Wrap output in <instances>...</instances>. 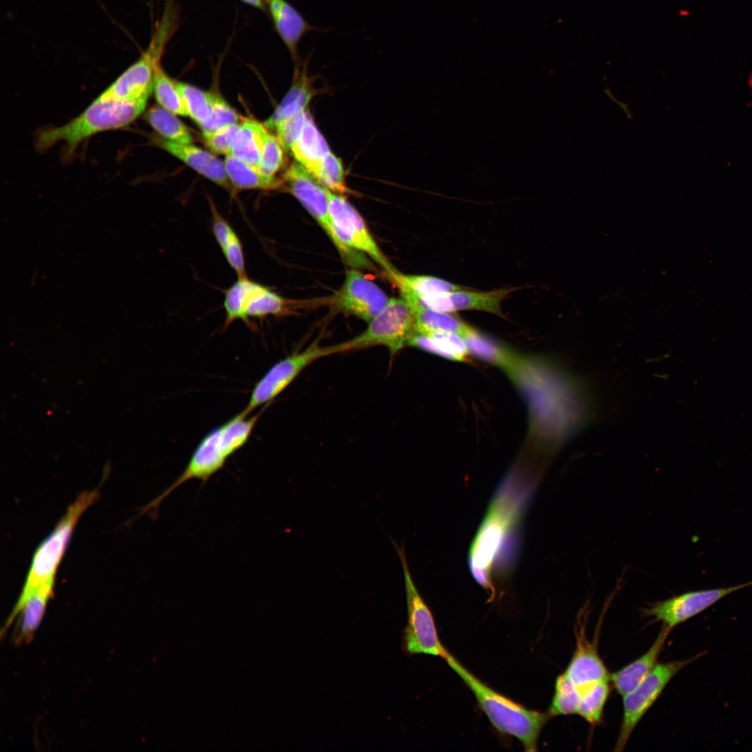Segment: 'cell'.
Segmentation results:
<instances>
[{
  "label": "cell",
  "mask_w": 752,
  "mask_h": 752,
  "mask_svg": "<svg viewBox=\"0 0 752 752\" xmlns=\"http://www.w3.org/2000/svg\"><path fill=\"white\" fill-rule=\"evenodd\" d=\"M146 119L162 138L179 143H191L193 136L188 127L176 114L162 107L153 106L146 113Z\"/></svg>",
  "instance_id": "obj_27"
},
{
  "label": "cell",
  "mask_w": 752,
  "mask_h": 752,
  "mask_svg": "<svg viewBox=\"0 0 752 752\" xmlns=\"http://www.w3.org/2000/svg\"><path fill=\"white\" fill-rule=\"evenodd\" d=\"M306 110L285 118L274 127L276 136L285 151L290 152L300 137L306 121Z\"/></svg>",
  "instance_id": "obj_38"
},
{
  "label": "cell",
  "mask_w": 752,
  "mask_h": 752,
  "mask_svg": "<svg viewBox=\"0 0 752 752\" xmlns=\"http://www.w3.org/2000/svg\"><path fill=\"white\" fill-rule=\"evenodd\" d=\"M307 63L297 65L292 85L272 116L264 123L268 129H274L280 121L306 111L313 97L316 94L313 78L307 71Z\"/></svg>",
  "instance_id": "obj_20"
},
{
  "label": "cell",
  "mask_w": 752,
  "mask_h": 752,
  "mask_svg": "<svg viewBox=\"0 0 752 752\" xmlns=\"http://www.w3.org/2000/svg\"><path fill=\"white\" fill-rule=\"evenodd\" d=\"M153 143L177 157L203 176L230 191L233 190L224 163L211 152L192 143H179L161 136L152 138Z\"/></svg>",
  "instance_id": "obj_17"
},
{
  "label": "cell",
  "mask_w": 752,
  "mask_h": 752,
  "mask_svg": "<svg viewBox=\"0 0 752 752\" xmlns=\"http://www.w3.org/2000/svg\"><path fill=\"white\" fill-rule=\"evenodd\" d=\"M175 83L184 100L188 115L200 126L210 115L212 93L186 83Z\"/></svg>",
  "instance_id": "obj_33"
},
{
  "label": "cell",
  "mask_w": 752,
  "mask_h": 752,
  "mask_svg": "<svg viewBox=\"0 0 752 752\" xmlns=\"http://www.w3.org/2000/svg\"><path fill=\"white\" fill-rule=\"evenodd\" d=\"M586 618L575 624L576 647L564 671L580 691L599 681L610 680V673L601 659L597 645L586 636Z\"/></svg>",
  "instance_id": "obj_16"
},
{
  "label": "cell",
  "mask_w": 752,
  "mask_h": 752,
  "mask_svg": "<svg viewBox=\"0 0 752 752\" xmlns=\"http://www.w3.org/2000/svg\"><path fill=\"white\" fill-rule=\"evenodd\" d=\"M240 124V123L229 124L212 132H203V140L213 152L229 155L231 153L233 139Z\"/></svg>",
  "instance_id": "obj_39"
},
{
  "label": "cell",
  "mask_w": 752,
  "mask_h": 752,
  "mask_svg": "<svg viewBox=\"0 0 752 752\" xmlns=\"http://www.w3.org/2000/svg\"><path fill=\"white\" fill-rule=\"evenodd\" d=\"M284 150L276 136L267 130L264 137L258 171L267 177L277 178L276 175L285 162Z\"/></svg>",
  "instance_id": "obj_35"
},
{
  "label": "cell",
  "mask_w": 752,
  "mask_h": 752,
  "mask_svg": "<svg viewBox=\"0 0 752 752\" xmlns=\"http://www.w3.org/2000/svg\"><path fill=\"white\" fill-rule=\"evenodd\" d=\"M211 112L207 120L199 127L202 132L217 130L229 124L240 123V116L222 97L212 93Z\"/></svg>",
  "instance_id": "obj_36"
},
{
  "label": "cell",
  "mask_w": 752,
  "mask_h": 752,
  "mask_svg": "<svg viewBox=\"0 0 752 752\" xmlns=\"http://www.w3.org/2000/svg\"><path fill=\"white\" fill-rule=\"evenodd\" d=\"M148 100L127 102L97 96L81 113L68 123L40 130L36 135L35 146L38 150L45 151L63 142L65 157L68 158L88 138L130 124L145 110Z\"/></svg>",
  "instance_id": "obj_2"
},
{
  "label": "cell",
  "mask_w": 752,
  "mask_h": 752,
  "mask_svg": "<svg viewBox=\"0 0 752 752\" xmlns=\"http://www.w3.org/2000/svg\"><path fill=\"white\" fill-rule=\"evenodd\" d=\"M99 496L96 490L80 494L68 506L49 535L36 550L21 594L6 626L12 623L26 603L43 586L54 584L56 570L79 519Z\"/></svg>",
  "instance_id": "obj_4"
},
{
  "label": "cell",
  "mask_w": 752,
  "mask_h": 752,
  "mask_svg": "<svg viewBox=\"0 0 752 752\" xmlns=\"http://www.w3.org/2000/svg\"><path fill=\"white\" fill-rule=\"evenodd\" d=\"M752 585V581L730 586L690 591L664 601L656 602L645 608V617L673 629L677 625L703 612L726 596Z\"/></svg>",
  "instance_id": "obj_13"
},
{
  "label": "cell",
  "mask_w": 752,
  "mask_h": 752,
  "mask_svg": "<svg viewBox=\"0 0 752 752\" xmlns=\"http://www.w3.org/2000/svg\"><path fill=\"white\" fill-rule=\"evenodd\" d=\"M415 334L414 317L407 301L402 297L391 298L385 308L368 322L361 334L334 345L336 353L384 346L393 357L409 345Z\"/></svg>",
  "instance_id": "obj_6"
},
{
  "label": "cell",
  "mask_w": 752,
  "mask_h": 752,
  "mask_svg": "<svg viewBox=\"0 0 752 752\" xmlns=\"http://www.w3.org/2000/svg\"><path fill=\"white\" fill-rule=\"evenodd\" d=\"M330 151L328 143L307 111L302 132L290 153L296 162L315 175L321 162Z\"/></svg>",
  "instance_id": "obj_23"
},
{
  "label": "cell",
  "mask_w": 752,
  "mask_h": 752,
  "mask_svg": "<svg viewBox=\"0 0 752 752\" xmlns=\"http://www.w3.org/2000/svg\"><path fill=\"white\" fill-rule=\"evenodd\" d=\"M671 630L662 625L654 643L644 654L610 674V682L618 694L624 696L631 692L654 669Z\"/></svg>",
  "instance_id": "obj_18"
},
{
  "label": "cell",
  "mask_w": 752,
  "mask_h": 752,
  "mask_svg": "<svg viewBox=\"0 0 752 752\" xmlns=\"http://www.w3.org/2000/svg\"><path fill=\"white\" fill-rule=\"evenodd\" d=\"M242 1L263 10L266 9V2L265 0H242Z\"/></svg>",
  "instance_id": "obj_40"
},
{
  "label": "cell",
  "mask_w": 752,
  "mask_h": 752,
  "mask_svg": "<svg viewBox=\"0 0 752 752\" xmlns=\"http://www.w3.org/2000/svg\"><path fill=\"white\" fill-rule=\"evenodd\" d=\"M336 354L334 346L313 343L301 352H295L274 364L256 382L246 407V416L260 406L269 403L285 390L308 366L315 360Z\"/></svg>",
  "instance_id": "obj_10"
},
{
  "label": "cell",
  "mask_w": 752,
  "mask_h": 752,
  "mask_svg": "<svg viewBox=\"0 0 752 752\" xmlns=\"http://www.w3.org/2000/svg\"><path fill=\"white\" fill-rule=\"evenodd\" d=\"M409 345L453 360H462L469 353L464 338L446 331L415 334Z\"/></svg>",
  "instance_id": "obj_26"
},
{
  "label": "cell",
  "mask_w": 752,
  "mask_h": 752,
  "mask_svg": "<svg viewBox=\"0 0 752 752\" xmlns=\"http://www.w3.org/2000/svg\"><path fill=\"white\" fill-rule=\"evenodd\" d=\"M329 211L336 235L347 246L369 256L388 276L397 269L377 246L357 210L343 194L329 190Z\"/></svg>",
  "instance_id": "obj_11"
},
{
  "label": "cell",
  "mask_w": 752,
  "mask_h": 752,
  "mask_svg": "<svg viewBox=\"0 0 752 752\" xmlns=\"http://www.w3.org/2000/svg\"><path fill=\"white\" fill-rule=\"evenodd\" d=\"M153 91L159 106L176 115L189 116L182 95L176 88L175 81L169 77L160 64L155 70Z\"/></svg>",
  "instance_id": "obj_32"
},
{
  "label": "cell",
  "mask_w": 752,
  "mask_h": 752,
  "mask_svg": "<svg viewBox=\"0 0 752 752\" xmlns=\"http://www.w3.org/2000/svg\"><path fill=\"white\" fill-rule=\"evenodd\" d=\"M404 575L407 623L403 630L402 649L407 655H429L444 658L448 650L438 636L432 613L418 591L412 577L404 545L392 540Z\"/></svg>",
  "instance_id": "obj_5"
},
{
  "label": "cell",
  "mask_w": 752,
  "mask_h": 752,
  "mask_svg": "<svg viewBox=\"0 0 752 752\" xmlns=\"http://www.w3.org/2000/svg\"><path fill=\"white\" fill-rule=\"evenodd\" d=\"M463 338L469 352L495 363H506V355L502 350L490 340L479 334L476 330Z\"/></svg>",
  "instance_id": "obj_37"
},
{
  "label": "cell",
  "mask_w": 752,
  "mask_h": 752,
  "mask_svg": "<svg viewBox=\"0 0 752 752\" xmlns=\"http://www.w3.org/2000/svg\"><path fill=\"white\" fill-rule=\"evenodd\" d=\"M610 691V680L599 681L584 688L581 691L577 714L590 726L600 724Z\"/></svg>",
  "instance_id": "obj_29"
},
{
  "label": "cell",
  "mask_w": 752,
  "mask_h": 752,
  "mask_svg": "<svg viewBox=\"0 0 752 752\" xmlns=\"http://www.w3.org/2000/svg\"><path fill=\"white\" fill-rule=\"evenodd\" d=\"M314 176L332 192L343 195L352 193L345 182L343 164L331 151L324 157Z\"/></svg>",
  "instance_id": "obj_34"
},
{
  "label": "cell",
  "mask_w": 752,
  "mask_h": 752,
  "mask_svg": "<svg viewBox=\"0 0 752 752\" xmlns=\"http://www.w3.org/2000/svg\"><path fill=\"white\" fill-rule=\"evenodd\" d=\"M282 185L292 194L327 234L337 250L343 249L329 211V189L306 168L295 162L281 178Z\"/></svg>",
  "instance_id": "obj_12"
},
{
  "label": "cell",
  "mask_w": 752,
  "mask_h": 752,
  "mask_svg": "<svg viewBox=\"0 0 752 752\" xmlns=\"http://www.w3.org/2000/svg\"><path fill=\"white\" fill-rule=\"evenodd\" d=\"M53 588L54 584L43 586L24 606L19 612L21 619L17 641H22L32 636L43 617L47 603L52 595Z\"/></svg>",
  "instance_id": "obj_30"
},
{
  "label": "cell",
  "mask_w": 752,
  "mask_h": 752,
  "mask_svg": "<svg viewBox=\"0 0 752 752\" xmlns=\"http://www.w3.org/2000/svg\"><path fill=\"white\" fill-rule=\"evenodd\" d=\"M211 211L212 231L224 256L237 277L246 276L242 243L230 223L219 213L213 202L209 200Z\"/></svg>",
  "instance_id": "obj_22"
},
{
  "label": "cell",
  "mask_w": 752,
  "mask_h": 752,
  "mask_svg": "<svg viewBox=\"0 0 752 752\" xmlns=\"http://www.w3.org/2000/svg\"><path fill=\"white\" fill-rule=\"evenodd\" d=\"M389 300L375 282L359 271L350 269L336 296L335 305L340 311L369 322L385 308Z\"/></svg>",
  "instance_id": "obj_14"
},
{
  "label": "cell",
  "mask_w": 752,
  "mask_h": 752,
  "mask_svg": "<svg viewBox=\"0 0 752 752\" xmlns=\"http://www.w3.org/2000/svg\"></svg>",
  "instance_id": "obj_41"
},
{
  "label": "cell",
  "mask_w": 752,
  "mask_h": 752,
  "mask_svg": "<svg viewBox=\"0 0 752 752\" xmlns=\"http://www.w3.org/2000/svg\"><path fill=\"white\" fill-rule=\"evenodd\" d=\"M261 412L246 416L242 412L207 434L197 445L185 470L146 510L157 508L176 488L192 479L205 483L224 466L227 459L249 439Z\"/></svg>",
  "instance_id": "obj_3"
},
{
  "label": "cell",
  "mask_w": 752,
  "mask_h": 752,
  "mask_svg": "<svg viewBox=\"0 0 752 752\" xmlns=\"http://www.w3.org/2000/svg\"><path fill=\"white\" fill-rule=\"evenodd\" d=\"M581 700V691L564 672L555 682L554 693L548 713L551 716L577 714Z\"/></svg>",
  "instance_id": "obj_31"
},
{
  "label": "cell",
  "mask_w": 752,
  "mask_h": 752,
  "mask_svg": "<svg viewBox=\"0 0 752 752\" xmlns=\"http://www.w3.org/2000/svg\"><path fill=\"white\" fill-rule=\"evenodd\" d=\"M171 24L168 19H162L146 52L102 91L99 97L127 102L148 99L153 90L155 68L160 64L164 47L171 33Z\"/></svg>",
  "instance_id": "obj_7"
},
{
  "label": "cell",
  "mask_w": 752,
  "mask_h": 752,
  "mask_svg": "<svg viewBox=\"0 0 752 752\" xmlns=\"http://www.w3.org/2000/svg\"><path fill=\"white\" fill-rule=\"evenodd\" d=\"M267 130L264 124L249 118L243 119L233 139L230 154L258 170Z\"/></svg>",
  "instance_id": "obj_24"
},
{
  "label": "cell",
  "mask_w": 752,
  "mask_h": 752,
  "mask_svg": "<svg viewBox=\"0 0 752 752\" xmlns=\"http://www.w3.org/2000/svg\"><path fill=\"white\" fill-rule=\"evenodd\" d=\"M512 289L487 292L464 290L416 296L425 307L438 312L453 313L460 310L483 311L501 316V303Z\"/></svg>",
  "instance_id": "obj_15"
},
{
  "label": "cell",
  "mask_w": 752,
  "mask_h": 752,
  "mask_svg": "<svg viewBox=\"0 0 752 752\" xmlns=\"http://www.w3.org/2000/svg\"><path fill=\"white\" fill-rule=\"evenodd\" d=\"M702 652L684 660L657 664L631 692L622 696L623 715L614 751L625 747L632 732L673 677L683 668L707 654Z\"/></svg>",
  "instance_id": "obj_8"
},
{
  "label": "cell",
  "mask_w": 752,
  "mask_h": 752,
  "mask_svg": "<svg viewBox=\"0 0 752 752\" xmlns=\"http://www.w3.org/2000/svg\"><path fill=\"white\" fill-rule=\"evenodd\" d=\"M400 295L414 315L416 334L446 331L456 333L463 338L475 331L461 320L448 313L438 312L425 307L412 295Z\"/></svg>",
  "instance_id": "obj_21"
},
{
  "label": "cell",
  "mask_w": 752,
  "mask_h": 752,
  "mask_svg": "<svg viewBox=\"0 0 752 752\" xmlns=\"http://www.w3.org/2000/svg\"><path fill=\"white\" fill-rule=\"evenodd\" d=\"M473 694L492 725L502 734L517 738L525 751L533 752L542 729L551 716L529 710L498 693L467 670L448 650L444 658Z\"/></svg>",
  "instance_id": "obj_1"
},
{
  "label": "cell",
  "mask_w": 752,
  "mask_h": 752,
  "mask_svg": "<svg viewBox=\"0 0 752 752\" xmlns=\"http://www.w3.org/2000/svg\"><path fill=\"white\" fill-rule=\"evenodd\" d=\"M387 277L399 289L400 293H411L416 296L453 292L464 288L437 277L405 274L398 270Z\"/></svg>",
  "instance_id": "obj_28"
},
{
  "label": "cell",
  "mask_w": 752,
  "mask_h": 752,
  "mask_svg": "<svg viewBox=\"0 0 752 752\" xmlns=\"http://www.w3.org/2000/svg\"><path fill=\"white\" fill-rule=\"evenodd\" d=\"M290 303L268 287L251 280L247 276L237 277L224 294V328L237 320L250 324V318L288 314L290 311Z\"/></svg>",
  "instance_id": "obj_9"
},
{
  "label": "cell",
  "mask_w": 752,
  "mask_h": 752,
  "mask_svg": "<svg viewBox=\"0 0 752 752\" xmlns=\"http://www.w3.org/2000/svg\"><path fill=\"white\" fill-rule=\"evenodd\" d=\"M274 26L292 58H298V45L313 30L302 15L286 0H265Z\"/></svg>",
  "instance_id": "obj_19"
},
{
  "label": "cell",
  "mask_w": 752,
  "mask_h": 752,
  "mask_svg": "<svg viewBox=\"0 0 752 752\" xmlns=\"http://www.w3.org/2000/svg\"><path fill=\"white\" fill-rule=\"evenodd\" d=\"M226 171L234 189H276L282 186L281 178H270L232 154L224 161Z\"/></svg>",
  "instance_id": "obj_25"
}]
</instances>
